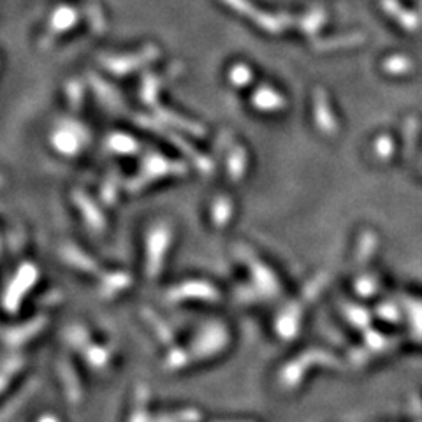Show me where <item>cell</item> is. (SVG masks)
Returning <instances> with one entry per match:
<instances>
[{"instance_id":"cell-10","label":"cell","mask_w":422,"mask_h":422,"mask_svg":"<svg viewBox=\"0 0 422 422\" xmlns=\"http://www.w3.org/2000/svg\"><path fill=\"white\" fill-rule=\"evenodd\" d=\"M324 20H325V14L322 13V11H317V13L308 14V16H306L305 20L301 21L303 30L308 32V34H312V32H315V30H317L318 25L324 23Z\"/></svg>"},{"instance_id":"cell-14","label":"cell","mask_w":422,"mask_h":422,"mask_svg":"<svg viewBox=\"0 0 422 422\" xmlns=\"http://www.w3.org/2000/svg\"><path fill=\"white\" fill-rule=\"evenodd\" d=\"M188 361H191L188 352H181V350H176V352H173L167 357V364H169L171 368H181L183 364H187Z\"/></svg>"},{"instance_id":"cell-18","label":"cell","mask_w":422,"mask_h":422,"mask_svg":"<svg viewBox=\"0 0 422 422\" xmlns=\"http://www.w3.org/2000/svg\"><path fill=\"white\" fill-rule=\"evenodd\" d=\"M6 384H7V377H6V375H0V391L6 387Z\"/></svg>"},{"instance_id":"cell-6","label":"cell","mask_w":422,"mask_h":422,"mask_svg":"<svg viewBox=\"0 0 422 422\" xmlns=\"http://www.w3.org/2000/svg\"><path fill=\"white\" fill-rule=\"evenodd\" d=\"M410 317H412V331L419 342H422V303L421 301H406Z\"/></svg>"},{"instance_id":"cell-19","label":"cell","mask_w":422,"mask_h":422,"mask_svg":"<svg viewBox=\"0 0 422 422\" xmlns=\"http://www.w3.org/2000/svg\"><path fill=\"white\" fill-rule=\"evenodd\" d=\"M39 422H59V419H55V417H52V416H46V417H42Z\"/></svg>"},{"instance_id":"cell-13","label":"cell","mask_w":422,"mask_h":422,"mask_svg":"<svg viewBox=\"0 0 422 422\" xmlns=\"http://www.w3.org/2000/svg\"><path fill=\"white\" fill-rule=\"evenodd\" d=\"M378 317H382L384 320H389V322H396L399 320V310L396 308V306L392 305H384V306H378Z\"/></svg>"},{"instance_id":"cell-1","label":"cell","mask_w":422,"mask_h":422,"mask_svg":"<svg viewBox=\"0 0 422 422\" xmlns=\"http://www.w3.org/2000/svg\"><path fill=\"white\" fill-rule=\"evenodd\" d=\"M313 364H324L329 368H338L339 363L336 361V357L332 354L325 352V350H306L305 354L298 357V359L291 361L287 366L284 368V371L280 373V382L284 387L292 389L296 385H299L301 378L305 377L306 371L310 368H313Z\"/></svg>"},{"instance_id":"cell-11","label":"cell","mask_w":422,"mask_h":422,"mask_svg":"<svg viewBox=\"0 0 422 422\" xmlns=\"http://www.w3.org/2000/svg\"><path fill=\"white\" fill-rule=\"evenodd\" d=\"M385 69L394 74L409 73L410 62L406 59H403V56H394V59H391L389 62H385Z\"/></svg>"},{"instance_id":"cell-5","label":"cell","mask_w":422,"mask_h":422,"mask_svg":"<svg viewBox=\"0 0 422 422\" xmlns=\"http://www.w3.org/2000/svg\"><path fill=\"white\" fill-rule=\"evenodd\" d=\"M255 104L260 107V109H280V107L285 106L284 97L277 94V92L270 90V88H264L257 94L255 97Z\"/></svg>"},{"instance_id":"cell-16","label":"cell","mask_w":422,"mask_h":422,"mask_svg":"<svg viewBox=\"0 0 422 422\" xmlns=\"http://www.w3.org/2000/svg\"><path fill=\"white\" fill-rule=\"evenodd\" d=\"M377 152L378 157H389V153L392 152V143L389 138H382L378 139L377 143Z\"/></svg>"},{"instance_id":"cell-9","label":"cell","mask_w":422,"mask_h":422,"mask_svg":"<svg viewBox=\"0 0 422 422\" xmlns=\"http://www.w3.org/2000/svg\"><path fill=\"white\" fill-rule=\"evenodd\" d=\"M364 342H366V349L373 350V352H380V350L387 349V346L391 345V342H389L384 334H380V332H375V331L368 332L366 338H364Z\"/></svg>"},{"instance_id":"cell-17","label":"cell","mask_w":422,"mask_h":422,"mask_svg":"<svg viewBox=\"0 0 422 422\" xmlns=\"http://www.w3.org/2000/svg\"><path fill=\"white\" fill-rule=\"evenodd\" d=\"M87 357L94 366H102V364L107 361V354L102 352V350H99V352L97 350H94V352H87Z\"/></svg>"},{"instance_id":"cell-4","label":"cell","mask_w":422,"mask_h":422,"mask_svg":"<svg viewBox=\"0 0 422 422\" xmlns=\"http://www.w3.org/2000/svg\"><path fill=\"white\" fill-rule=\"evenodd\" d=\"M315 111H317V121L320 125V128L327 134H332L336 131V123H334V116L329 111L327 104H325L324 99L320 97V92H317L315 97Z\"/></svg>"},{"instance_id":"cell-3","label":"cell","mask_w":422,"mask_h":422,"mask_svg":"<svg viewBox=\"0 0 422 422\" xmlns=\"http://www.w3.org/2000/svg\"><path fill=\"white\" fill-rule=\"evenodd\" d=\"M299 320H301V308L298 305H289L277 318V332L284 339H291L298 334Z\"/></svg>"},{"instance_id":"cell-8","label":"cell","mask_w":422,"mask_h":422,"mask_svg":"<svg viewBox=\"0 0 422 422\" xmlns=\"http://www.w3.org/2000/svg\"><path fill=\"white\" fill-rule=\"evenodd\" d=\"M356 41H363L361 35H345V37H332L327 39V41H320V44H315L318 49H332L338 48V46H350L356 44Z\"/></svg>"},{"instance_id":"cell-12","label":"cell","mask_w":422,"mask_h":422,"mask_svg":"<svg viewBox=\"0 0 422 422\" xmlns=\"http://www.w3.org/2000/svg\"><path fill=\"white\" fill-rule=\"evenodd\" d=\"M357 292L363 296H371L375 291H377V282L373 278H361L356 285Z\"/></svg>"},{"instance_id":"cell-2","label":"cell","mask_w":422,"mask_h":422,"mask_svg":"<svg viewBox=\"0 0 422 422\" xmlns=\"http://www.w3.org/2000/svg\"><path fill=\"white\" fill-rule=\"evenodd\" d=\"M225 345H227V332L217 325V327H211L206 332H203L198 343L192 346V352H188V357H191V361L205 359V357L220 352Z\"/></svg>"},{"instance_id":"cell-15","label":"cell","mask_w":422,"mask_h":422,"mask_svg":"<svg viewBox=\"0 0 422 422\" xmlns=\"http://www.w3.org/2000/svg\"><path fill=\"white\" fill-rule=\"evenodd\" d=\"M324 285H325V280L322 282V277H320V278H317V280L310 282L308 287L305 289V298H306V301H312V299L315 298V296L318 294V292L322 291V287H324Z\"/></svg>"},{"instance_id":"cell-7","label":"cell","mask_w":422,"mask_h":422,"mask_svg":"<svg viewBox=\"0 0 422 422\" xmlns=\"http://www.w3.org/2000/svg\"><path fill=\"white\" fill-rule=\"evenodd\" d=\"M345 315L357 327H366L370 324V315H368L366 310L359 308V306H345Z\"/></svg>"}]
</instances>
